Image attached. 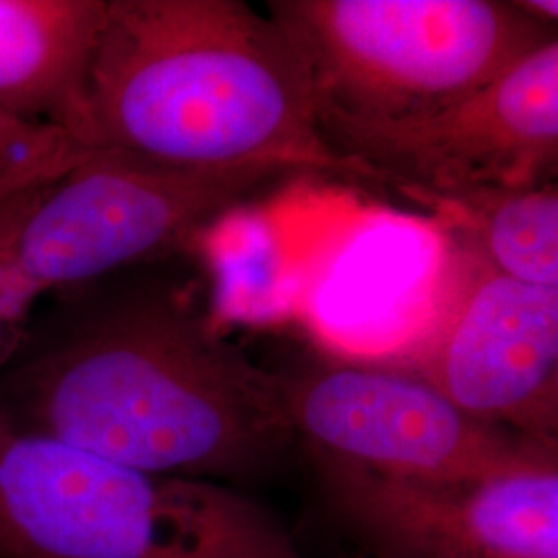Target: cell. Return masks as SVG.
I'll return each mask as SVG.
<instances>
[{"label": "cell", "mask_w": 558, "mask_h": 558, "mask_svg": "<svg viewBox=\"0 0 558 558\" xmlns=\"http://www.w3.org/2000/svg\"><path fill=\"white\" fill-rule=\"evenodd\" d=\"M463 221L478 257L505 278L558 288V193L555 184L482 191L440 201Z\"/></svg>", "instance_id": "11"}, {"label": "cell", "mask_w": 558, "mask_h": 558, "mask_svg": "<svg viewBox=\"0 0 558 558\" xmlns=\"http://www.w3.org/2000/svg\"><path fill=\"white\" fill-rule=\"evenodd\" d=\"M106 0H0V110L96 145L89 73Z\"/></svg>", "instance_id": "10"}, {"label": "cell", "mask_w": 558, "mask_h": 558, "mask_svg": "<svg viewBox=\"0 0 558 558\" xmlns=\"http://www.w3.org/2000/svg\"><path fill=\"white\" fill-rule=\"evenodd\" d=\"M352 177L428 203L548 184L558 161V41L428 119L343 145Z\"/></svg>", "instance_id": "7"}, {"label": "cell", "mask_w": 558, "mask_h": 558, "mask_svg": "<svg viewBox=\"0 0 558 558\" xmlns=\"http://www.w3.org/2000/svg\"><path fill=\"white\" fill-rule=\"evenodd\" d=\"M46 189V186H44ZM44 189L36 191H27L15 195L11 199L0 201V366L9 354V348L13 343V338L7 329L4 323V313H2V279H4V267L11 257L13 244L20 234L21 223L25 220V216L29 214V209L34 207V203L38 199Z\"/></svg>", "instance_id": "13"}, {"label": "cell", "mask_w": 558, "mask_h": 558, "mask_svg": "<svg viewBox=\"0 0 558 558\" xmlns=\"http://www.w3.org/2000/svg\"><path fill=\"white\" fill-rule=\"evenodd\" d=\"M306 71L325 145L428 119L515 66L557 27L499 0H271Z\"/></svg>", "instance_id": "3"}, {"label": "cell", "mask_w": 558, "mask_h": 558, "mask_svg": "<svg viewBox=\"0 0 558 558\" xmlns=\"http://www.w3.org/2000/svg\"><path fill=\"white\" fill-rule=\"evenodd\" d=\"M515 4L532 20L539 21L544 25H553V27L557 25L558 2L555 0H519Z\"/></svg>", "instance_id": "14"}, {"label": "cell", "mask_w": 558, "mask_h": 558, "mask_svg": "<svg viewBox=\"0 0 558 558\" xmlns=\"http://www.w3.org/2000/svg\"><path fill=\"white\" fill-rule=\"evenodd\" d=\"M299 174L276 163L177 166L98 147L48 184L13 244L2 313L17 325L38 300L179 248L265 184Z\"/></svg>", "instance_id": "5"}, {"label": "cell", "mask_w": 558, "mask_h": 558, "mask_svg": "<svg viewBox=\"0 0 558 558\" xmlns=\"http://www.w3.org/2000/svg\"><path fill=\"white\" fill-rule=\"evenodd\" d=\"M283 401L294 437L313 442L323 458L387 478H482L557 449L472 418L401 368L319 366L283 377Z\"/></svg>", "instance_id": "6"}, {"label": "cell", "mask_w": 558, "mask_h": 558, "mask_svg": "<svg viewBox=\"0 0 558 558\" xmlns=\"http://www.w3.org/2000/svg\"><path fill=\"white\" fill-rule=\"evenodd\" d=\"M414 375L472 418L557 447L558 288L482 263L424 339Z\"/></svg>", "instance_id": "9"}, {"label": "cell", "mask_w": 558, "mask_h": 558, "mask_svg": "<svg viewBox=\"0 0 558 558\" xmlns=\"http://www.w3.org/2000/svg\"><path fill=\"white\" fill-rule=\"evenodd\" d=\"M0 558H302L263 507L0 424Z\"/></svg>", "instance_id": "4"}, {"label": "cell", "mask_w": 558, "mask_h": 558, "mask_svg": "<svg viewBox=\"0 0 558 558\" xmlns=\"http://www.w3.org/2000/svg\"><path fill=\"white\" fill-rule=\"evenodd\" d=\"M0 424L168 478H251L294 439L283 377L166 290L62 299L0 366Z\"/></svg>", "instance_id": "1"}, {"label": "cell", "mask_w": 558, "mask_h": 558, "mask_svg": "<svg viewBox=\"0 0 558 558\" xmlns=\"http://www.w3.org/2000/svg\"><path fill=\"white\" fill-rule=\"evenodd\" d=\"M89 112L98 147L147 160L352 174L292 41L242 0H106Z\"/></svg>", "instance_id": "2"}, {"label": "cell", "mask_w": 558, "mask_h": 558, "mask_svg": "<svg viewBox=\"0 0 558 558\" xmlns=\"http://www.w3.org/2000/svg\"><path fill=\"white\" fill-rule=\"evenodd\" d=\"M323 470L336 511L383 558H558L557 449L456 482L387 478L329 458Z\"/></svg>", "instance_id": "8"}, {"label": "cell", "mask_w": 558, "mask_h": 558, "mask_svg": "<svg viewBox=\"0 0 558 558\" xmlns=\"http://www.w3.org/2000/svg\"><path fill=\"white\" fill-rule=\"evenodd\" d=\"M94 149L59 126L0 110V201L57 182Z\"/></svg>", "instance_id": "12"}]
</instances>
